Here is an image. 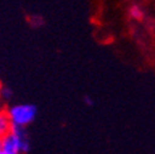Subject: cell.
<instances>
[{"label": "cell", "instance_id": "2", "mask_svg": "<svg viewBox=\"0 0 155 154\" xmlns=\"http://www.w3.org/2000/svg\"><path fill=\"white\" fill-rule=\"evenodd\" d=\"M8 113L12 122V126L26 127L35 120L37 109L31 104H20L11 106L8 110Z\"/></svg>", "mask_w": 155, "mask_h": 154}, {"label": "cell", "instance_id": "8", "mask_svg": "<svg viewBox=\"0 0 155 154\" xmlns=\"http://www.w3.org/2000/svg\"><path fill=\"white\" fill-rule=\"evenodd\" d=\"M2 90H3V88H2V83H0V94H2Z\"/></svg>", "mask_w": 155, "mask_h": 154}, {"label": "cell", "instance_id": "1", "mask_svg": "<svg viewBox=\"0 0 155 154\" xmlns=\"http://www.w3.org/2000/svg\"><path fill=\"white\" fill-rule=\"evenodd\" d=\"M3 150L14 154H25L30 149V142L25 127L12 126V129L2 137Z\"/></svg>", "mask_w": 155, "mask_h": 154}, {"label": "cell", "instance_id": "6", "mask_svg": "<svg viewBox=\"0 0 155 154\" xmlns=\"http://www.w3.org/2000/svg\"><path fill=\"white\" fill-rule=\"evenodd\" d=\"M3 150V142H2V137H0V152Z\"/></svg>", "mask_w": 155, "mask_h": 154}, {"label": "cell", "instance_id": "4", "mask_svg": "<svg viewBox=\"0 0 155 154\" xmlns=\"http://www.w3.org/2000/svg\"><path fill=\"white\" fill-rule=\"evenodd\" d=\"M128 12H129V16L133 18V20H137V21L143 20V17H144V10L138 4H133L129 8V11Z\"/></svg>", "mask_w": 155, "mask_h": 154}, {"label": "cell", "instance_id": "7", "mask_svg": "<svg viewBox=\"0 0 155 154\" xmlns=\"http://www.w3.org/2000/svg\"><path fill=\"white\" fill-rule=\"evenodd\" d=\"M0 154H14V153H9V152H5V150H2Z\"/></svg>", "mask_w": 155, "mask_h": 154}, {"label": "cell", "instance_id": "3", "mask_svg": "<svg viewBox=\"0 0 155 154\" xmlns=\"http://www.w3.org/2000/svg\"><path fill=\"white\" fill-rule=\"evenodd\" d=\"M12 129V122L9 117V113L5 110L0 111V137L8 134Z\"/></svg>", "mask_w": 155, "mask_h": 154}, {"label": "cell", "instance_id": "5", "mask_svg": "<svg viewBox=\"0 0 155 154\" xmlns=\"http://www.w3.org/2000/svg\"><path fill=\"white\" fill-rule=\"evenodd\" d=\"M85 102L87 104V105H92V100H91V98H85Z\"/></svg>", "mask_w": 155, "mask_h": 154}]
</instances>
